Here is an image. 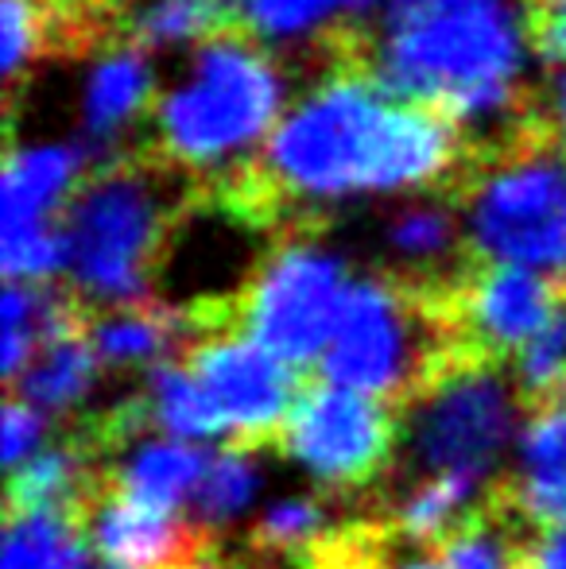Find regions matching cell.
<instances>
[{
	"instance_id": "52a82bcc",
	"label": "cell",
	"mask_w": 566,
	"mask_h": 569,
	"mask_svg": "<svg viewBox=\"0 0 566 569\" xmlns=\"http://www.w3.org/2000/svg\"><path fill=\"white\" fill-rule=\"evenodd\" d=\"M458 213L477 260L566 271V148L516 143L497 151L469 174Z\"/></svg>"
},
{
	"instance_id": "5bb4252c",
	"label": "cell",
	"mask_w": 566,
	"mask_h": 569,
	"mask_svg": "<svg viewBox=\"0 0 566 569\" xmlns=\"http://www.w3.org/2000/svg\"><path fill=\"white\" fill-rule=\"evenodd\" d=\"M159 90L163 86L148 47H140L137 39L101 43L78 78V128L98 148L125 140L151 120Z\"/></svg>"
},
{
	"instance_id": "7c38bea8",
	"label": "cell",
	"mask_w": 566,
	"mask_h": 569,
	"mask_svg": "<svg viewBox=\"0 0 566 569\" xmlns=\"http://www.w3.org/2000/svg\"><path fill=\"white\" fill-rule=\"evenodd\" d=\"M78 527L109 569H198L210 562V535L202 527L121 492L106 472L78 508Z\"/></svg>"
},
{
	"instance_id": "f546056e",
	"label": "cell",
	"mask_w": 566,
	"mask_h": 569,
	"mask_svg": "<svg viewBox=\"0 0 566 569\" xmlns=\"http://www.w3.org/2000/svg\"><path fill=\"white\" fill-rule=\"evenodd\" d=\"M539 120H544L552 140L566 143V62H555L544 90H539Z\"/></svg>"
},
{
	"instance_id": "484cf974",
	"label": "cell",
	"mask_w": 566,
	"mask_h": 569,
	"mask_svg": "<svg viewBox=\"0 0 566 569\" xmlns=\"http://www.w3.org/2000/svg\"><path fill=\"white\" fill-rule=\"evenodd\" d=\"M260 472L252 461V450L245 446H226L206 461V472L195 488V516L198 523H229L234 516H241L249 508V500L257 496Z\"/></svg>"
},
{
	"instance_id": "3957f363",
	"label": "cell",
	"mask_w": 566,
	"mask_h": 569,
	"mask_svg": "<svg viewBox=\"0 0 566 569\" xmlns=\"http://www.w3.org/2000/svg\"><path fill=\"white\" fill-rule=\"evenodd\" d=\"M291 98L272 47L252 36H210L163 82L148 128L167 167L229 182L260 163Z\"/></svg>"
},
{
	"instance_id": "9c48e42d",
	"label": "cell",
	"mask_w": 566,
	"mask_h": 569,
	"mask_svg": "<svg viewBox=\"0 0 566 569\" xmlns=\"http://www.w3.org/2000/svg\"><path fill=\"white\" fill-rule=\"evenodd\" d=\"M400 407L346 383L310 380L280 430V450L334 492L373 488L404 442Z\"/></svg>"
},
{
	"instance_id": "ba28073f",
	"label": "cell",
	"mask_w": 566,
	"mask_h": 569,
	"mask_svg": "<svg viewBox=\"0 0 566 569\" xmlns=\"http://www.w3.org/2000/svg\"><path fill=\"white\" fill-rule=\"evenodd\" d=\"M524 411L516 383L500 365H458L404 407V442L411 465L427 472L489 477Z\"/></svg>"
},
{
	"instance_id": "8992f818",
	"label": "cell",
	"mask_w": 566,
	"mask_h": 569,
	"mask_svg": "<svg viewBox=\"0 0 566 569\" xmlns=\"http://www.w3.org/2000/svg\"><path fill=\"white\" fill-rule=\"evenodd\" d=\"M354 283L346 260L310 232H291L265 252L234 295H210L214 326L237 330L287 365H310L334 338Z\"/></svg>"
},
{
	"instance_id": "6da1fadb",
	"label": "cell",
	"mask_w": 566,
	"mask_h": 569,
	"mask_svg": "<svg viewBox=\"0 0 566 569\" xmlns=\"http://www.w3.org/2000/svg\"><path fill=\"white\" fill-rule=\"evenodd\" d=\"M458 124L380 74L330 70L299 90L260 156V190L295 213L424 194L454 174Z\"/></svg>"
},
{
	"instance_id": "30bf717a",
	"label": "cell",
	"mask_w": 566,
	"mask_h": 569,
	"mask_svg": "<svg viewBox=\"0 0 566 569\" xmlns=\"http://www.w3.org/2000/svg\"><path fill=\"white\" fill-rule=\"evenodd\" d=\"M446 307L469 357L505 368L566 310V283L539 268L477 260L446 279Z\"/></svg>"
},
{
	"instance_id": "d6a6232c",
	"label": "cell",
	"mask_w": 566,
	"mask_h": 569,
	"mask_svg": "<svg viewBox=\"0 0 566 569\" xmlns=\"http://www.w3.org/2000/svg\"><path fill=\"white\" fill-rule=\"evenodd\" d=\"M396 569H443L435 562V558H411V562H400Z\"/></svg>"
},
{
	"instance_id": "d6986e66",
	"label": "cell",
	"mask_w": 566,
	"mask_h": 569,
	"mask_svg": "<svg viewBox=\"0 0 566 569\" xmlns=\"http://www.w3.org/2000/svg\"><path fill=\"white\" fill-rule=\"evenodd\" d=\"M377 4L385 0H234V12L245 36L284 51V47L318 43L338 23L357 20Z\"/></svg>"
},
{
	"instance_id": "2e32d148",
	"label": "cell",
	"mask_w": 566,
	"mask_h": 569,
	"mask_svg": "<svg viewBox=\"0 0 566 569\" xmlns=\"http://www.w3.org/2000/svg\"><path fill=\"white\" fill-rule=\"evenodd\" d=\"M106 461L93 457L90 446L78 435L67 442H54L36 450L23 465L8 472V500L4 516H28V511H67L78 519V508L93 492Z\"/></svg>"
},
{
	"instance_id": "4fadbf2b",
	"label": "cell",
	"mask_w": 566,
	"mask_h": 569,
	"mask_svg": "<svg viewBox=\"0 0 566 569\" xmlns=\"http://www.w3.org/2000/svg\"><path fill=\"white\" fill-rule=\"evenodd\" d=\"M90 179L86 151L70 140H20L0 167V237L62 229Z\"/></svg>"
},
{
	"instance_id": "83f0119b",
	"label": "cell",
	"mask_w": 566,
	"mask_h": 569,
	"mask_svg": "<svg viewBox=\"0 0 566 569\" xmlns=\"http://www.w3.org/2000/svg\"><path fill=\"white\" fill-rule=\"evenodd\" d=\"M54 31L47 0H0V70L20 78L43 54Z\"/></svg>"
},
{
	"instance_id": "4dcf8cb0",
	"label": "cell",
	"mask_w": 566,
	"mask_h": 569,
	"mask_svg": "<svg viewBox=\"0 0 566 569\" xmlns=\"http://www.w3.org/2000/svg\"><path fill=\"white\" fill-rule=\"evenodd\" d=\"M524 569H566V519L555 527H544V531L528 535Z\"/></svg>"
},
{
	"instance_id": "e575fe53",
	"label": "cell",
	"mask_w": 566,
	"mask_h": 569,
	"mask_svg": "<svg viewBox=\"0 0 566 569\" xmlns=\"http://www.w3.org/2000/svg\"><path fill=\"white\" fill-rule=\"evenodd\" d=\"M198 569H218V566H214V562H206V566H198Z\"/></svg>"
},
{
	"instance_id": "1f68e13d",
	"label": "cell",
	"mask_w": 566,
	"mask_h": 569,
	"mask_svg": "<svg viewBox=\"0 0 566 569\" xmlns=\"http://www.w3.org/2000/svg\"><path fill=\"white\" fill-rule=\"evenodd\" d=\"M539 47L547 51V59L566 62V4L539 12Z\"/></svg>"
},
{
	"instance_id": "ffe728a7",
	"label": "cell",
	"mask_w": 566,
	"mask_h": 569,
	"mask_svg": "<svg viewBox=\"0 0 566 569\" xmlns=\"http://www.w3.org/2000/svg\"><path fill=\"white\" fill-rule=\"evenodd\" d=\"M206 457L195 446L182 442H143L132 453H125L106 477L113 480L121 492L137 496L151 508L179 511L182 500H195V488L206 472Z\"/></svg>"
},
{
	"instance_id": "277c9868",
	"label": "cell",
	"mask_w": 566,
	"mask_h": 569,
	"mask_svg": "<svg viewBox=\"0 0 566 569\" xmlns=\"http://www.w3.org/2000/svg\"><path fill=\"white\" fill-rule=\"evenodd\" d=\"M446 307V279L354 276L334 338L322 352L326 380L393 407H408L438 376L469 365ZM485 365V360H477Z\"/></svg>"
},
{
	"instance_id": "ac0fdd59",
	"label": "cell",
	"mask_w": 566,
	"mask_h": 569,
	"mask_svg": "<svg viewBox=\"0 0 566 569\" xmlns=\"http://www.w3.org/2000/svg\"><path fill=\"white\" fill-rule=\"evenodd\" d=\"M98 365L101 357L93 352L90 333H86V326H78V330L54 333L39 345L23 365V372L8 383V391L31 399L43 411H70L90 396L93 380H98Z\"/></svg>"
},
{
	"instance_id": "d590c367",
	"label": "cell",
	"mask_w": 566,
	"mask_h": 569,
	"mask_svg": "<svg viewBox=\"0 0 566 569\" xmlns=\"http://www.w3.org/2000/svg\"><path fill=\"white\" fill-rule=\"evenodd\" d=\"M563 283H566V279H563Z\"/></svg>"
},
{
	"instance_id": "f1b7e54d",
	"label": "cell",
	"mask_w": 566,
	"mask_h": 569,
	"mask_svg": "<svg viewBox=\"0 0 566 569\" xmlns=\"http://www.w3.org/2000/svg\"><path fill=\"white\" fill-rule=\"evenodd\" d=\"M43 435H47L43 407H36L31 399L8 391V399H4V430H0V438H4L8 472H12L16 465H23L31 453L39 450V446H43Z\"/></svg>"
},
{
	"instance_id": "5b68a950",
	"label": "cell",
	"mask_w": 566,
	"mask_h": 569,
	"mask_svg": "<svg viewBox=\"0 0 566 569\" xmlns=\"http://www.w3.org/2000/svg\"><path fill=\"white\" fill-rule=\"evenodd\" d=\"M175 229V202L156 171L132 163L93 171L62 221L70 291L90 307L148 302Z\"/></svg>"
},
{
	"instance_id": "44dd1931",
	"label": "cell",
	"mask_w": 566,
	"mask_h": 569,
	"mask_svg": "<svg viewBox=\"0 0 566 569\" xmlns=\"http://www.w3.org/2000/svg\"><path fill=\"white\" fill-rule=\"evenodd\" d=\"M485 492H489V485L477 472H427L400 500L393 527L408 542L438 547L461 519L474 516L477 503L485 500Z\"/></svg>"
},
{
	"instance_id": "7402d4cb",
	"label": "cell",
	"mask_w": 566,
	"mask_h": 569,
	"mask_svg": "<svg viewBox=\"0 0 566 569\" xmlns=\"http://www.w3.org/2000/svg\"><path fill=\"white\" fill-rule=\"evenodd\" d=\"M461 240H466L461 213L430 198H416L388 221V252L416 279H450L454 271L443 276V268L454 260Z\"/></svg>"
},
{
	"instance_id": "836d02e7",
	"label": "cell",
	"mask_w": 566,
	"mask_h": 569,
	"mask_svg": "<svg viewBox=\"0 0 566 569\" xmlns=\"http://www.w3.org/2000/svg\"><path fill=\"white\" fill-rule=\"evenodd\" d=\"M559 4H566V0H536L539 12H547V8H559Z\"/></svg>"
},
{
	"instance_id": "9a60e30c",
	"label": "cell",
	"mask_w": 566,
	"mask_h": 569,
	"mask_svg": "<svg viewBox=\"0 0 566 569\" xmlns=\"http://www.w3.org/2000/svg\"><path fill=\"white\" fill-rule=\"evenodd\" d=\"M500 488L528 531H544L566 519V396L528 411L520 469L500 480Z\"/></svg>"
},
{
	"instance_id": "cb8c5ba5",
	"label": "cell",
	"mask_w": 566,
	"mask_h": 569,
	"mask_svg": "<svg viewBox=\"0 0 566 569\" xmlns=\"http://www.w3.org/2000/svg\"><path fill=\"white\" fill-rule=\"evenodd\" d=\"M4 569H98L82 527L67 511L4 516Z\"/></svg>"
},
{
	"instance_id": "4316f807",
	"label": "cell",
	"mask_w": 566,
	"mask_h": 569,
	"mask_svg": "<svg viewBox=\"0 0 566 569\" xmlns=\"http://www.w3.org/2000/svg\"><path fill=\"white\" fill-rule=\"evenodd\" d=\"M326 535H330V523H326L322 503L310 500V496H295V500L272 503L260 516V523L252 527V547L272 562H280V558L302 562Z\"/></svg>"
},
{
	"instance_id": "7a4b0ae2",
	"label": "cell",
	"mask_w": 566,
	"mask_h": 569,
	"mask_svg": "<svg viewBox=\"0 0 566 569\" xmlns=\"http://www.w3.org/2000/svg\"><path fill=\"white\" fill-rule=\"evenodd\" d=\"M532 47L528 0H385L373 74L450 124L493 132L520 109Z\"/></svg>"
},
{
	"instance_id": "e0dca14e",
	"label": "cell",
	"mask_w": 566,
	"mask_h": 569,
	"mask_svg": "<svg viewBox=\"0 0 566 569\" xmlns=\"http://www.w3.org/2000/svg\"><path fill=\"white\" fill-rule=\"evenodd\" d=\"M93 352L101 365L129 368L159 360L171 349L190 345V318L187 307H156V302H137V307H90L86 322Z\"/></svg>"
},
{
	"instance_id": "d4e9b609",
	"label": "cell",
	"mask_w": 566,
	"mask_h": 569,
	"mask_svg": "<svg viewBox=\"0 0 566 569\" xmlns=\"http://www.w3.org/2000/svg\"><path fill=\"white\" fill-rule=\"evenodd\" d=\"M218 23L214 0H140L132 12V39L156 54H190Z\"/></svg>"
},
{
	"instance_id": "603a6c76",
	"label": "cell",
	"mask_w": 566,
	"mask_h": 569,
	"mask_svg": "<svg viewBox=\"0 0 566 569\" xmlns=\"http://www.w3.org/2000/svg\"><path fill=\"white\" fill-rule=\"evenodd\" d=\"M143 411H148V427H159L175 438H221L229 435L226 419L206 396L198 376L190 372L182 360L175 365H156L143 376Z\"/></svg>"
},
{
	"instance_id": "8fae6325",
	"label": "cell",
	"mask_w": 566,
	"mask_h": 569,
	"mask_svg": "<svg viewBox=\"0 0 566 569\" xmlns=\"http://www.w3.org/2000/svg\"><path fill=\"white\" fill-rule=\"evenodd\" d=\"M182 365L198 376L226 419L234 446L260 450L280 442V430L302 388L287 360L237 330L202 333L182 349Z\"/></svg>"
}]
</instances>
